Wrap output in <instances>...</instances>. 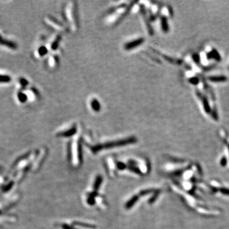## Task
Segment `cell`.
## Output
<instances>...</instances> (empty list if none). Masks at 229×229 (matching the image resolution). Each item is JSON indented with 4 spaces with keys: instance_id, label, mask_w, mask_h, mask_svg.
<instances>
[{
    "instance_id": "4",
    "label": "cell",
    "mask_w": 229,
    "mask_h": 229,
    "mask_svg": "<svg viewBox=\"0 0 229 229\" xmlns=\"http://www.w3.org/2000/svg\"><path fill=\"white\" fill-rule=\"evenodd\" d=\"M48 20V23H49V24L51 25H53L52 27L53 28L56 29L57 30H59L60 31H63L64 30V27L62 26V24H61L60 23H59L58 22H55L53 19H49L47 20Z\"/></svg>"
},
{
    "instance_id": "1",
    "label": "cell",
    "mask_w": 229,
    "mask_h": 229,
    "mask_svg": "<svg viewBox=\"0 0 229 229\" xmlns=\"http://www.w3.org/2000/svg\"><path fill=\"white\" fill-rule=\"evenodd\" d=\"M76 6L74 5L73 2H70L69 4H68L67 6L66 7L65 10V15L66 19L68 20V22L71 25V26L72 27L73 30H76L77 27V20H76Z\"/></svg>"
},
{
    "instance_id": "2",
    "label": "cell",
    "mask_w": 229,
    "mask_h": 229,
    "mask_svg": "<svg viewBox=\"0 0 229 229\" xmlns=\"http://www.w3.org/2000/svg\"><path fill=\"white\" fill-rule=\"evenodd\" d=\"M143 41H144L143 38L135 39L134 40H132V41H130V42L127 43L126 45H125V48H126L127 50L132 49L133 48L137 47L136 45H139L141 43H143Z\"/></svg>"
},
{
    "instance_id": "3",
    "label": "cell",
    "mask_w": 229,
    "mask_h": 229,
    "mask_svg": "<svg viewBox=\"0 0 229 229\" xmlns=\"http://www.w3.org/2000/svg\"><path fill=\"white\" fill-rule=\"evenodd\" d=\"M90 106L94 111H99L100 109V104L98 100L95 98H92L90 100Z\"/></svg>"
}]
</instances>
